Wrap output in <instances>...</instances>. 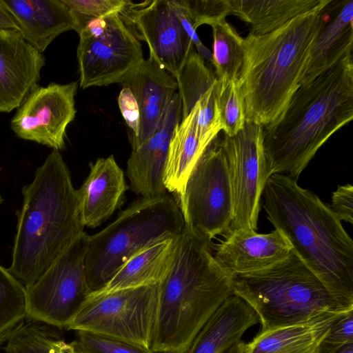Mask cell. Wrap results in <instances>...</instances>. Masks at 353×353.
Here are the masks:
<instances>
[{
    "label": "cell",
    "mask_w": 353,
    "mask_h": 353,
    "mask_svg": "<svg viewBox=\"0 0 353 353\" xmlns=\"http://www.w3.org/2000/svg\"><path fill=\"white\" fill-rule=\"evenodd\" d=\"M263 208L275 230L323 283L336 307L353 310V241L319 196L283 174L269 176Z\"/></svg>",
    "instance_id": "cell-1"
},
{
    "label": "cell",
    "mask_w": 353,
    "mask_h": 353,
    "mask_svg": "<svg viewBox=\"0 0 353 353\" xmlns=\"http://www.w3.org/2000/svg\"><path fill=\"white\" fill-rule=\"evenodd\" d=\"M353 119V56L347 53L311 83L300 85L281 116L263 126L268 176L297 180L318 150Z\"/></svg>",
    "instance_id": "cell-2"
},
{
    "label": "cell",
    "mask_w": 353,
    "mask_h": 353,
    "mask_svg": "<svg viewBox=\"0 0 353 353\" xmlns=\"http://www.w3.org/2000/svg\"><path fill=\"white\" fill-rule=\"evenodd\" d=\"M22 194L8 270L28 287L84 232L85 226L77 190L59 151L48 154Z\"/></svg>",
    "instance_id": "cell-3"
},
{
    "label": "cell",
    "mask_w": 353,
    "mask_h": 353,
    "mask_svg": "<svg viewBox=\"0 0 353 353\" xmlns=\"http://www.w3.org/2000/svg\"><path fill=\"white\" fill-rule=\"evenodd\" d=\"M214 247L184 226L171 267L159 283L152 351L185 353L211 316L232 295L231 276L216 261Z\"/></svg>",
    "instance_id": "cell-4"
},
{
    "label": "cell",
    "mask_w": 353,
    "mask_h": 353,
    "mask_svg": "<svg viewBox=\"0 0 353 353\" xmlns=\"http://www.w3.org/2000/svg\"><path fill=\"white\" fill-rule=\"evenodd\" d=\"M325 8L297 16L268 34L243 38L237 83L245 121L265 126L283 112L301 85L314 41L327 21Z\"/></svg>",
    "instance_id": "cell-5"
},
{
    "label": "cell",
    "mask_w": 353,
    "mask_h": 353,
    "mask_svg": "<svg viewBox=\"0 0 353 353\" xmlns=\"http://www.w3.org/2000/svg\"><path fill=\"white\" fill-rule=\"evenodd\" d=\"M184 226L178 203L166 194L131 203L104 229L88 235L84 264L89 295L102 291L130 258L179 236Z\"/></svg>",
    "instance_id": "cell-6"
},
{
    "label": "cell",
    "mask_w": 353,
    "mask_h": 353,
    "mask_svg": "<svg viewBox=\"0 0 353 353\" xmlns=\"http://www.w3.org/2000/svg\"><path fill=\"white\" fill-rule=\"evenodd\" d=\"M231 284L232 294L257 314L261 330L341 310L323 283L293 250L288 258L267 269L232 276Z\"/></svg>",
    "instance_id": "cell-7"
},
{
    "label": "cell",
    "mask_w": 353,
    "mask_h": 353,
    "mask_svg": "<svg viewBox=\"0 0 353 353\" xmlns=\"http://www.w3.org/2000/svg\"><path fill=\"white\" fill-rule=\"evenodd\" d=\"M159 283L89 295L67 330L101 334L150 349Z\"/></svg>",
    "instance_id": "cell-8"
},
{
    "label": "cell",
    "mask_w": 353,
    "mask_h": 353,
    "mask_svg": "<svg viewBox=\"0 0 353 353\" xmlns=\"http://www.w3.org/2000/svg\"><path fill=\"white\" fill-rule=\"evenodd\" d=\"M179 206L185 227L200 239L212 241L227 234L234 199L228 161L217 137L191 171Z\"/></svg>",
    "instance_id": "cell-9"
},
{
    "label": "cell",
    "mask_w": 353,
    "mask_h": 353,
    "mask_svg": "<svg viewBox=\"0 0 353 353\" xmlns=\"http://www.w3.org/2000/svg\"><path fill=\"white\" fill-rule=\"evenodd\" d=\"M88 235L74 240L26 288V319L67 328L89 295L85 274Z\"/></svg>",
    "instance_id": "cell-10"
},
{
    "label": "cell",
    "mask_w": 353,
    "mask_h": 353,
    "mask_svg": "<svg viewBox=\"0 0 353 353\" xmlns=\"http://www.w3.org/2000/svg\"><path fill=\"white\" fill-rule=\"evenodd\" d=\"M79 35L77 58L83 89L121 83L143 59L139 39L119 13L90 22Z\"/></svg>",
    "instance_id": "cell-11"
},
{
    "label": "cell",
    "mask_w": 353,
    "mask_h": 353,
    "mask_svg": "<svg viewBox=\"0 0 353 353\" xmlns=\"http://www.w3.org/2000/svg\"><path fill=\"white\" fill-rule=\"evenodd\" d=\"M228 161L234 214L227 232L256 231L261 198L269 178L263 148V126L247 121L236 134L220 140Z\"/></svg>",
    "instance_id": "cell-12"
},
{
    "label": "cell",
    "mask_w": 353,
    "mask_h": 353,
    "mask_svg": "<svg viewBox=\"0 0 353 353\" xmlns=\"http://www.w3.org/2000/svg\"><path fill=\"white\" fill-rule=\"evenodd\" d=\"M138 39L149 48V59L176 79L194 48L169 0L128 1L120 14Z\"/></svg>",
    "instance_id": "cell-13"
},
{
    "label": "cell",
    "mask_w": 353,
    "mask_h": 353,
    "mask_svg": "<svg viewBox=\"0 0 353 353\" xmlns=\"http://www.w3.org/2000/svg\"><path fill=\"white\" fill-rule=\"evenodd\" d=\"M77 90V82L37 85L17 108L11 130L23 140L63 149L67 127L75 118Z\"/></svg>",
    "instance_id": "cell-14"
},
{
    "label": "cell",
    "mask_w": 353,
    "mask_h": 353,
    "mask_svg": "<svg viewBox=\"0 0 353 353\" xmlns=\"http://www.w3.org/2000/svg\"><path fill=\"white\" fill-rule=\"evenodd\" d=\"M181 100L176 91L166 108L154 133L138 149L132 150L127 163L130 187L142 198L165 194L164 173L170 141L181 120Z\"/></svg>",
    "instance_id": "cell-15"
},
{
    "label": "cell",
    "mask_w": 353,
    "mask_h": 353,
    "mask_svg": "<svg viewBox=\"0 0 353 353\" xmlns=\"http://www.w3.org/2000/svg\"><path fill=\"white\" fill-rule=\"evenodd\" d=\"M214 251L220 268L232 277L267 269L288 258L292 248L277 230L259 234L240 229L226 234Z\"/></svg>",
    "instance_id": "cell-16"
},
{
    "label": "cell",
    "mask_w": 353,
    "mask_h": 353,
    "mask_svg": "<svg viewBox=\"0 0 353 353\" xmlns=\"http://www.w3.org/2000/svg\"><path fill=\"white\" fill-rule=\"evenodd\" d=\"M45 62L19 30H0V113L20 106L38 85Z\"/></svg>",
    "instance_id": "cell-17"
},
{
    "label": "cell",
    "mask_w": 353,
    "mask_h": 353,
    "mask_svg": "<svg viewBox=\"0 0 353 353\" xmlns=\"http://www.w3.org/2000/svg\"><path fill=\"white\" fill-rule=\"evenodd\" d=\"M121 83L132 90L139 108V134L131 142L136 150L156 131L178 85L175 78L149 59H143Z\"/></svg>",
    "instance_id": "cell-18"
},
{
    "label": "cell",
    "mask_w": 353,
    "mask_h": 353,
    "mask_svg": "<svg viewBox=\"0 0 353 353\" xmlns=\"http://www.w3.org/2000/svg\"><path fill=\"white\" fill-rule=\"evenodd\" d=\"M89 166L88 176L77 193L83 225L96 228L121 205L127 184L113 155L99 158Z\"/></svg>",
    "instance_id": "cell-19"
},
{
    "label": "cell",
    "mask_w": 353,
    "mask_h": 353,
    "mask_svg": "<svg viewBox=\"0 0 353 353\" xmlns=\"http://www.w3.org/2000/svg\"><path fill=\"white\" fill-rule=\"evenodd\" d=\"M22 37L43 53L59 35L74 30V21L61 0H0Z\"/></svg>",
    "instance_id": "cell-20"
},
{
    "label": "cell",
    "mask_w": 353,
    "mask_h": 353,
    "mask_svg": "<svg viewBox=\"0 0 353 353\" xmlns=\"http://www.w3.org/2000/svg\"><path fill=\"white\" fill-rule=\"evenodd\" d=\"M344 312L334 310L303 322L260 330L245 343L243 353H319L332 325Z\"/></svg>",
    "instance_id": "cell-21"
},
{
    "label": "cell",
    "mask_w": 353,
    "mask_h": 353,
    "mask_svg": "<svg viewBox=\"0 0 353 353\" xmlns=\"http://www.w3.org/2000/svg\"><path fill=\"white\" fill-rule=\"evenodd\" d=\"M258 323L254 310L232 294L211 316L185 353H223Z\"/></svg>",
    "instance_id": "cell-22"
},
{
    "label": "cell",
    "mask_w": 353,
    "mask_h": 353,
    "mask_svg": "<svg viewBox=\"0 0 353 353\" xmlns=\"http://www.w3.org/2000/svg\"><path fill=\"white\" fill-rule=\"evenodd\" d=\"M353 1L342 2L340 10L325 23L312 48L301 85L311 83L347 53L352 51Z\"/></svg>",
    "instance_id": "cell-23"
},
{
    "label": "cell",
    "mask_w": 353,
    "mask_h": 353,
    "mask_svg": "<svg viewBox=\"0 0 353 353\" xmlns=\"http://www.w3.org/2000/svg\"><path fill=\"white\" fill-rule=\"evenodd\" d=\"M199 109V101L176 125L169 146L163 183L166 190L175 194L178 205L183 198L191 171L208 147L201 142L198 135L196 117Z\"/></svg>",
    "instance_id": "cell-24"
},
{
    "label": "cell",
    "mask_w": 353,
    "mask_h": 353,
    "mask_svg": "<svg viewBox=\"0 0 353 353\" xmlns=\"http://www.w3.org/2000/svg\"><path fill=\"white\" fill-rule=\"evenodd\" d=\"M230 14L250 26V33L272 32L292 19L325 8L332 0H229Z\"/></svg>",
    "instance_id": "cell-25"
},
{
    "label": "cell",
    "mask_w": 353,
    "mask_h": 353,
    "mask_svg": "<svg viewBox=\"0 0 353 353\" xmlns=\"http://www.w3.org/2000/svg\"><path fill=\"white\" fill-rule=\"evenodd\" d=\"M177 238L159 241L135 254L100 292L160 283L172 263Z\"/></svg>",
    "instance_id": "cell-26"
},
{
    "label": "cell",
    "mask_w": 353,
    "mask_h": 353,
    "mask_svg": "<svg viewBox=\"0 0 353 353\" xmlns=\"http://www.w3.org/2000/svg\"><path fill=\"white\" fill-rule=\"evenodd\" d=\"M61 330L26 319L11 332L4 353H86L77 339L66 342Z\"/></svg>",
    "instance_id": "cell-27"
},
{
    "label": "cell",
    "mask_w": 353,
    "mask_h": 353,
    "mask_svg": "<svg viewBox=\"0 0 353 353\" xmlns=\"http://www.w3.org/2000/svg\"><path fill=\"white\" fill-rule=\"evenodd\" d=\"M212 28V62L218 81H237L244 52L243 38L227 21L211 26Z\"/></svg>",
    "instance_id": "cell-28"
},
{
    "label": "cell",
    "mask_w": 353,
    "mask_h": 353,
    "mask_svg": "<svg viewBox=\"0 0 353 353\" xmlns=\"http://www.w3.org/2000/svg\"><path fill=\"white\" fill-rule=\"evenodd\" d=\"M181 100V119L185 118L196 103L216 83L215 74L194 48L176 79Z\"/></svg>",
    "instance_id": "cell-29"
},
{
    "label": "cell",
    "mask_w": 353,
    "mask_h": 353,
    "mask_svg": "<svg viewBox=\"0 0 353 353\" xmlns=\"http://www.w3.org/2000/svg\"><path fill=\"white\" fill-rule=\"evenodd\" d=\"M26 319V288L8 269L0 265V346Z\"/></svg>",
    "instance_id": "cell-30"
},
{
    "label": "cell",
    "mask_w": 353,
    "mask_h": 353,
    "mask_svg": "<svg viewBox=\"0 0 353 353\" xmlns=\"http://www.w3.org/2000/svg\"><path fill=\"white\" fill-rule=\"evenodd\" d=\"M216 106L224 134H236L244 126V100L237 81H218L216 85Z\"/></svg>",
    "instance_id": "cell-31"
},
{
    "label": "cell",
    "mask_w": 353,
    "mask_h": 353,
    "mask_svg": "<svg viewBox=\"0 0 353 353\" xmlns=\"http://www.w3.org/2000/svg\"><path fill=\"white\" fill-rule=\"evenodd\" d=\"M68 7L74 21V30L79 34L90 22L112 14L119 13L126 8L125 0H61Z\"/></svg>",
    "instance_id": "cell-32"
},
{
    "label": "cell",
    "mask_w": 353,
    "mask_h": 353,
    "mask_svg": "<svg viewBox=\"0 0 353 353\" xmlns=\"http://www.w3.org/2000/svg\"><path fill=\"white\" fill-rule=\"evenodd\" d=\"M190 19L193 28L213 26L230 15L229 0H178Z\"/></svg>",
    "instance_id": "cell-33"
},
{
    "label": "cell",
    "mask_w": 353,
    "mask_h": 353,
    "mask_svg": "<svg viewBox=\"0 0 353 353\" xmlns=\"http://www.w3.org/2000/svg\"><path fill=\"white\" fill-rule=\"evenodd\" d=\"M76 332L77 340L86 353H157L115 337L84 330Z\"/></svg>",
    "instance_id": "cell-34"
},
{
    "label": "cell",
    "mask_w": 353,
    "mask_h": 353,
    "mask_svg": "<svg viewBox=\"0 0 353 353\" xmlns=\"http://www.w3.org/2000/svg\"><path fill=\"white\" fill-rule=\"evenodd\" d=\"M353 343V310L341 314L322 341L319 353L334 352Z\"/></svg>",
    "instance_id": "cell-35"
},
{
    "label": "cell",
    "mask_w": 353,
    "mask_h": 353,
    "mask_svg": "<svg viewBox=\"0 0 353 353\" xmlns=\"http://www.w3.org/2000/svg\"><path fill=\"white\" fill-rule=\"evenodd\" d=\"M122 85L118 97V104L121 114L130 129V143L138 136L140 125V112L137 99L132 90L125 85Z\"/></svg>",
    "instance_id": "cell-36"
},
{
    "label": "cell",
    "mask_w": 353,
    "mask_h": 353,
    "mask_svg": "<svg viewBox=\"0 0 353 353\" xmlns=\"http://www.w3.org/2000/svg\"><path fill=\"white\" fill-rule=\"evenodd\" d=\"M332 212L342 221L353 223V187L347 183L338 185L332 193L331 205Z\"/></svg>",
    "instance_id": "cell-37"
},
{
    "label": "cell",
    "mask_w": 353,
    "mask_h": 353,
    "mask_svg": "<svg viewBox=\"0 0 353 353\" xmlns=\"http://www.w3.org/2000/svg\"><path fill=\"white\" fill-rule=\"evenodd\" d=\"M169 3L183 29L190 38L197 53L204 59L211 63L212 52L202 43L185 10L179 4L178 0H169Z\"/></svg>",
    "instance_id": "cell-38"
},
{
    "label": "cell",
    "mask_w": 353,
    "mask_h": 353,
    "mask_svg": "<svg viewBox=\"0 0 353 353\" xmlns=\"http://www.w3.org/2000/svg\"><path fill=\"white\" fill-rule=\"evenodd\" d=\"M19 30L14 20L0 1V30Z\"/></svg>",
    "instance_id": "cell-39"
},
{
    "label": "cell",
    "mask_w": 353,
    "mask_h": 353,
    "mask_svg": "<svg viewBox=\"0 0 353 353\" xmlns=\"http://www.w3.org/2000/svg\"><path fill=\"white\" fill-rule=\"evenodd\" d=\"M245 342L242 340L234 343L223 353H243L245 348Z\"/></svg>",
    "instance_id": "cell-40"
},
{
    "label": "cell",
    "mask_w": 353,
    "mask_h": 353,
    "mask_svg": "<svg viewBox=\"0 0 353 353\" xmlns=\"http://www.w3.org/2000/svg\"><path fill=\"white\" fill-rule=\"evenodd\" d=\"M324 353H353V343L347 344L336 351Z\"/></svg>",
    "instance_id": "cell-41"
},
{
    "label": "cell",
    "mask_w": 353,
    "mask_h": 353,
    "mask_svg": "<svg viewBox=\"0 0 353 353\" xmlns=\"http://www.w3.org/2000/svg\"><path fill=\"white\" fill-rule=\"evenodd\" d=\"M1 202H2V198H1V196L0 195V205H1Z\"/></svg>",
    "instance_id": "cell-42"
}]
</instances>
